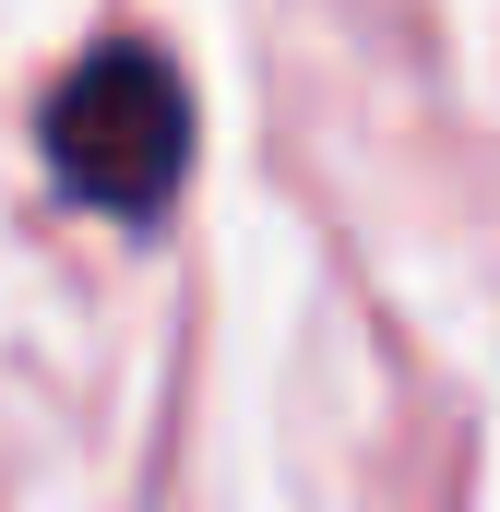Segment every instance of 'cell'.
Masks as SVG:
<instances>
[{"label":"cell","instance_id":"obj_1","mask_svg":"<svg viewBox=\"0 0 500 512\" xmlns=\"http://www.w3.org/2000/svg\"><path fill=\"white\" fill-rule=\"evenodd\" d=\"M48 167L72 203L120 215V227H155L191 179V84L167 48L143 36H108L72 60V84L48 96Z\"/></svg>","mask_w":500,"mask_h":512}]
</instances>
